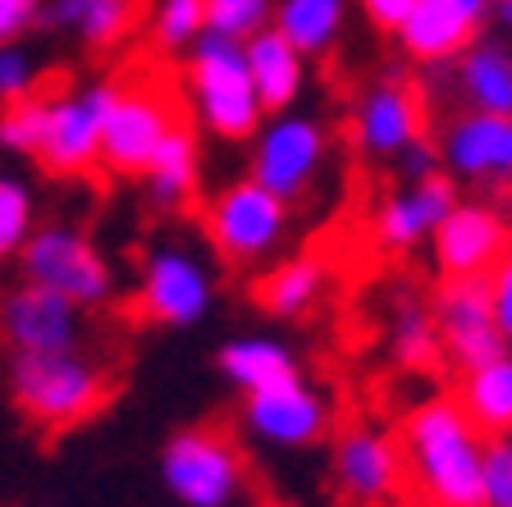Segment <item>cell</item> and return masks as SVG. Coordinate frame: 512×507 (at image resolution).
I'll return each instance as SVG.
<instances>
[{"label": "cell", "instance_id": "cell-1", "mask_svg": "<svg viewBox=\"0 0 512 507\" xmlns=\"http://www.w3.org/2000/svg\"><path fill=\"white\" fill-rule=\"evenodd\" d=\"M403 448L435 507H485V434L458 398H426L407 412Z\"/></svg>", "mask_w": 512, "mask_h": 507}, {"label": "cell", "instance_id": "cell-2", "mask_svg": "<svg viewBox=\"0 0 512 507\" xmlns=\"http://www.w3.org/2000/svg\"><path fill=\"white\" fill-rule=\"evenodd\" d=\"M183 92H188L192 124L215 142H252L266 110L252 87L247 46L206 32L202 42L183 55Z\"/></svg>", "mask_w": 512, "mask_h": 507}, {"label": "cell", "instance_id": "cell-3", "mask_svg": "<svg viewBox=\"0 0 512 507\" xmlns=\"http://www.w3.org/2000/svg\"><path fill=\"white\" fill-rule=\"evenodd\" d=\"M10 402L37 430H74L110 402V375L83 348L10 361Z\"/></svg>", "mask_w": 512, "mask_h": 507}, {"label": "cell", "instance_id": "cell-4", "mask_svg": "<svg viewBox=\"0 0 512 507\" xmlns=\"http://www.w3.org/2000/svg\"><path fill=\"white\" fill-rule=\"evenodd\" d=\"M202 233L224 265H261L288 238V201L256 179H234L206 197Z\"/></svg>", "mask_w": 512, "mask_h": 507}, {"label": "cell", "instance_id": "cell-5", "mask_svg": "<svg viewBox=\"0 0 512 507\" xmlns=\"http://www.w3.org/2000/svg\"><path fill=\"white\" fill-rule=\"evenodd\" d=\"M19 270L23 284L51 288V293L69 297L78 311H96L115 297V270L92 243V233L64 220L37 224V233L19 252Z\"/></svg>", "mask_w": 512, "mask_h": 507}, {"label": "cell", "instance_id": "cell-6", "mask_svg": "<svg viewBox=\"0 0 512 507\" xmlns=\"http://www.w3.org/2000/svg\"><path fill=\"white\" fill-rule=\"evenodd\" d=\"M124 78H87L78 87H64L46 106V138L37 151V165L51 179H87L101 169V142H106V119L115 110Z\"/></svg>", "mask_w": 512, "mask_h": 507}, {"label": "cell", "instance_id": "cell-7", "mask_svg": "<svg viewBox=\"0 0 512 507\" xmlns=\"http://www.w3.org/2000/svg\"><path fill=\"white\" fill-rule=\"evenodd\" d=\"M160 485L183 507H234L247 485L243 448L224 430L188 425L160 448Z\"/></svg>", "mask_w": 512, "mask_h": 507}, {"label": "cell", "instance_id": "cell-8", "mask_svg": "<svg viewBox=\"0 0 512 507\" xmlns=\"http://www.w3.org/2000/svg\"><path fill=\"white\" fill-rule=\"evenodd\" d=\"M330 160V133L316 115L307 110H284V115H266L256 138L247 142V179L284 197L288 206L307 197L311 183L320 179V169Z\"/></svg>", "mask_w": 512, "mask_h": 507}, {"label": "cell", "instance_id": "cell-9", "mask_svg": "<svg viewBox=\"0 0 512 507\" xmlns=\"http://www.w3.org/2000/svg\"><path fill=\"white\" fill-rule=\"evenodd\" d=\"M179 96L156 78H124L115 110L106 119V142H101V169L119 179H142L160 142L183 124Z\"/></svg>", "mask_w": 512, "mask_h": 507}, {"label": "cell", "instance_id": "cell-10", "mask_svg": "<svg viewBox=\"0 0 512 507\" xmlns=\"http://www.w3.org/2000/svg\"><path fill=\"white\" fill-rule=\"evenodd\" d=\"M215 307V275L188 243H156L138 265V316L160 329L202 325Z\"/></svg>", "mask_w": 512, "mask_h": 507}, {"label": "cell", "instance_id": "cell-11", "mask_svg": "<svg viewBox=\"0 0 512 507\" xmlns=\"http://www.w3.org/2000/svg\"><path fill=\"white\" fill-rule=\"evenodd\" d=\"M430 256L444 279H490L512 256V220L494 201H458L430 238Z\"/></svg>", "mask_w": 512, "mask_h": 507}, {"label": "cell", "instance_id": "cell-12", "mask_svg": "<svg viewBox=\"0 0 512 507\" xmlns=\"http://www.w3.org/2000/svg\"><path fill=\"white\" fill-rule=\"evenodd\" d=\"M430 311H435L439 348L462 375L508 352V338L499 334V320H494L490 279H444L439 293L430 297Z\"/></svg>", "mask_w": 512, "mask_h": 507}, {"label": "cell", "instance_id": "cell-13", "mask_svg": "<svg viewBox=\"0 0 512 507\" xmlns=\"http://www.w3.org/2000/svg\"><path fill=\"white\" fill-rule=\"evenodd\" d=\"M0 338L14 348V357L74 352L83 348V311L51 288L19 284L0 297Z\"/></svg>", "mask_w": 512, "mask_h": 507}, {"label": "cell", "instance_id": "cell-14", "mask_svg": "<svg viewBox=\"0 0 512 507\" xmlns=\"http://www.w3.org/2000/svg\"><path fill=\"white\" fill-rule=\"evenodd\" d=\"M352 147L362 151L366 160H398L416 138H426V110L421 96L398 78H380L371 83L348 119Z\"/></svg>", "mask_w": 512, "mask_h": 507}, {"label": "cell", "instance_id": "cell-15", "mask_svg": "<svg viewBox=\"0 0 512 507\" xmlns=\"http://www.w3.org/2000/svg\"><path fill=\"white\" fill-rule=\"evenodd\" d=\"M439 156L453 183H480V188L512 183V119L462 110L458 119H448Z\"/></svg>", "mask_w": 512, "mask_h": 507}, {"label": "cell", "instance_id": "cell-16", "mask_svg": "<svg viewBox=\"0 0 512 507\" xmlns=\"http://www.w3.org/2000/svg\"><path fill=\"white\" fill-rule=\"evenodd\" d=\"M243 430L270 448H311L330 430V402L307 380L279 384V389L243 398Z\"/></svg>", "mask_w": 512, "mask_h": 507}, {"label": "cell", "instance_id": "cell-17", "mask_svg": "<svg viewBox=\"0 0 512 507\" xmlns=\"http://www.w3.org/2000/svg\"><path fill=\"white\" fill-rule=\"evenodd\" d=\"M458 206V183L448 179V174H435V179H421V183H403L394 188L389 197L380 201V211H375L371 229H375V243L384 252H412V247L430 243L439 233V224L453 215Z\"/></svg>", "mask_w": 512, "mask_h": 507}, {"label": "cell", "instance_id": "cell-18", "mask_svg": "<svg viewBox=\"0 0 512 507\" xmlns=\"http://www.w3.org/2000/svg\"><path fill=\"white\" fill-rule=\"evenodd\" d=\"M334 476H339V489L357 503H380L398 489V476H403V453L384 430H371V425H352L334 444Z\"/></svg>", "mask_w": 512, "mask_h": 507}, {"label": "cell", "instance_id": "cell-19", "mask_svg": "<svg viewBox=\"0 0 512 507\" xmlns=\"http://www.w3.org/2000/svg\"><path fill=\"white\" fill-rule=\"evenodd\" d=\"M142 0H42V23L46 32L60 37H78V46L92 55H106L138 28Z\"/></svg>", "mask_w": 512, "mask_h": 507}, {"label": "cell", "instance_id": "cell-20", "mask_svg": "<svg viewBox=\"0 0 512 507\" xmlns=\"http://www.w3.org/2000/svg\"><path fill=\"white\" fill-rule=\"evenodd\" d=\"M480 23L485 19H476L462 0H416L412 19L398 28V42L421 64H448L476 46Z\"/></svg>", "mask_w": 512, "mask_h": 507}, {"label": "cell", "instance_id": "cell-21", "mask_svg": "<svg viewBox=\"0 0 512 507\" xmlns=\"http://www.w3.org/2000/svg\"><path fill=\"white\" fill-rule=\"evenodd\" d=\"M197 188H202V142H197L192 119H183L151 156L147 174H142V192L160 215H179L197 201Z\"/></svg>", "mask_w": 512, "mask_h": 507}, {"label": "cell", "instance_id": "cell-22", "mask_svg": "<svg viewBox=\"0 0 512 507\" xmlns=\"http://www.w3.org/2000/svg\"><path fill=\"white\" fill-rule=\"evenodd\" d=\"M215 361H220V375L234 384L243 398L302 380V366H298V357H293V348L279 343V338H270V334L229 338V343L215 352Z\"/></svg>", "mask_w": 512, "mask_h": 507}, {"label": "cell", "instance_id": "cell-23", "mask_svg": "<svg viewBox=\"0 0 512 507\" xmlns=\"http://www.w3.org/2000/svg\"><path fill=\"white\" fill-rule=\"evenodd\" d=\"M247 69H252V87L261 96L266 115L293 110L302 101V92H307V55L293 51L275 28L256 32L247 42Z\"/></svg>", "mask_w": 512, "mask_h": 507}, {"label": "cell", "instance_id": "cell-24", "mask_svg": "<svg viewBox=\"0 0 512 507\" xmlns=\"http://www.w3.org/2000/svg\"><path fill=\"white\" fill-rule=\"evenodd\" d=\"M330 288V270L316 252L284 256L279 265H270L266 275L256 279V307L275 320H302Z\"/></svg>", "mask_w": 512, "mask_h": 507}, {"label": "cell", "instance_id": "cell-25", "mask_svg": "<svg viewBox=\"0 0 512 507\" xmlns=\"http://www.w3.org/2000/svg\"><path fill=\"white\" fill-rule=\"evenodd\" d=\"M384 338H389V357L403 370H430L444 348H439V329H435V311L426 297H416L412 288H398L389 302V320H384Z\"/></svg>", "mask_w": 512, "mask_h": 507}, {"label": "cell", "instance_id": "cell-26", "mask_svg": "<svg viewBox=\"0 0 512 507\" xmlns=\"http://www.w3.org/2000/svg\"><path fill=\"white\" fill-rule=\"evenodd\" d=\"M348 28V0H275V32L307 60L339 46Z\"/></svg>", "mask_w": 512, "mask_h": 507}, {"label": "cell", "instance_id": "cell-27", "mask_svg": "<svg viewBox=\"0 0 512 507\" xmlns=\"http://www.w3.org/2000/svg\"><path fill=\"white\" fill-rule=\"evenodd\" d=\"M458 92L462 106L480 115L512 119V51L499 42H476L458 60Z\"/></svg>", "mask_w": 512, "mask_h": 507}, {"label": "cell", "instance_id": "cell-28", "mask_svg": "<svg viewBox=\"0 0 512 507\" xmlns=\"http://www.w3.org/2000/svg\"><path fill=\"white\" fill-rule=\"evenodd\" d=\"M458 402L485 439L512 434V352L467 370V375H462V389H458Z\"/></svg>", "mask_w": 512, "mask_h": 507}, {"label": "cell", "instance_id": "cell-29", "mask_svg": "<svg viewBox=\"0 0 512 507\" xmlns=\"http://www.w3.org/2000/svg\"><path fill=\"white\" fill-rule=\"evenodd\" d=\"M147 37L165 55H188L206 37V0H156Z\"/></svg>", "mask_w": 512, "mask_h": 507}, {"label": "cell", "instance_id": "cell-30", "mask_svg": "<svg viewBox=\"0 0 512 507\" xmlns=\"http://www.w3.org/2000/svg\"><path fill=\"white\" fill-rule=\"evenodd\" d=\"M32 233H37V197H32L28 179L0 169V261L19 256Z\"/></svg>", "mask_w": 512, "mask_h": 507}, {"label": "cell", "instance_id": "cell-31", "mask_svg": "<svg viewBox=\"0 0 512 507\" xmlns=\"http://www.w3.org/2000/svg\"><path fill=\"white\" fill-rule=\"evenodd\" d=\"M46 106L51 96H28V101H14V106H0V151L19 160H37L46 138Z\"/></svg>", "mask_w": 512, "mask_h": 507}, {"label": "cell", "instance_id": "cell-32", "mask_svg": "<svg viewBox=\"0 0 512 507\" xmlns=\"http://www.w3.org/2000/svg\"><path fill=\"white\" fill-rule=\"evenodd\" d=\"M266 28H275V0H206V32L215 37L247 46Z\"/></svg>", "mask_w": 512, "mask_h": 507}, {"label": "cell", "instance_id": "cell-33", "mask_svg": "<svg viewBox=\"0 0 512 507\" xmlns=\"http://www.w3.org/2000/svg\"><path fill=\"white\" fill-rule=\"evenodd\" d=\"M37 83H42V60H37V51H28L23 42L0 46V106H14V101L37 96Z\"/></svg>", "mask_w": 512, "mask_h": 507}, {"label": "cell", "instance_id": "cell-34", "mask_svg": "<svg viewBox=\"0 0 512 507\" xmlns=\"http://www.w3.org/2000/svg\"><path fill=\"white\" fill-rule=\"evenodd\" d=\"M485 507H512V434L485 439Z\"/></svg>", "mask_w": 512, "mask_h": 507}, {"label": "cell", "instance_id": "cell-35", "mask_svg": "<svg viewBox=\"0 0 512 507\" xmlns=\"http://www.w3.org/2000/svg\"><path fill=\"white\" fill-rule=\"evenodd\" d=\"M398 174H403L407 183H421V179H435V174H444V156H439V147L430 138H416L412 147L403 151V156L394 160Z\"/></svg>", "mask_w": 512, "mask_h": 507}, {"label": "cell", "instance_id": "cell-36", "mask_svg": "<svg viewBox=\"0 0 512 507\" xmlns=\"http://www.w3.org/2000/svg\"><path fill=\"white\" fill-rule=\"evenodd\" d=\"M37 14H42V0H0V46L23 42Z\"/></svg>", "mask_w": 512, "mask_h": 507}, {"label": "cell", "instance_id": "cell-37", "mask_svg": "<svg viewBox=\"0 0 512 507\" xmlns=\"http://www.w3.org/2000/svg\"><path fill=\"white\" fill-rule=\"evenodd\" d=\"M357 5H362V14H366V23H371V28L394 32V37H398V28H403V23L412 19V10H416V0H357Z\"/></svg>", "mask_w": 512, "mask_h": 507}, {"label": "cell", "instance_id": "cell-38", "mask_svg": "<svg viewBox=\"0 0 512 507\" xmlns=\"http://www.w3.org/2000/svg\"><path fill=\"white\" fill-rule=\"evenodd\" d=\"M490 302H494V320H499V334L512 343V256L490 275Z\"/></svg>", "mask_w": 512, "mask_h": 507}, {"label": "cell", "instance_id": "cell-39", "mask_svg": "<svg viewBox=\"0 0 512 507\" xmlns=\"http://www.w3.org/2000/svg\"><path fill=\"white\" fill-rule=\"evenodd\" d=\"M490 14L503 23V28H512V0H494V5H490Z\"/></svg>", "mask_w": 512, "mask_h": 507}]
</instances>
